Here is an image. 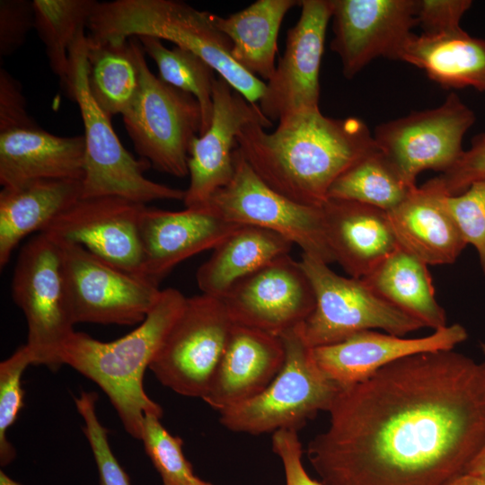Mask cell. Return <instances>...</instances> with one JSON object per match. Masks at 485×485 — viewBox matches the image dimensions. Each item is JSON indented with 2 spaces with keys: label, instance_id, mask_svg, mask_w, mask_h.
<instances>
[{
  "label": "cell",
  "instance_id": "obj_1",
  "mask_svg": "<svg viewBox=\"0 0 485 485\" xmlns=\"http://www.w3.org/2000/svg\"><path fill=\"white\" fill-rule=\"evenodd\" d=\"M307 447L323 485H451L485 446V360L404 357L342 388Z\"/></svg>",
  "mask_w": 485,
  "mask_h": 485
},
{
  "label": "cell",
  "instance_id": "obj_2",
  "mask_svg": "<svg viewBox=\"0 0 485 485\" xmlns=\"http://www.w3.org/2000/svg\"><path fill=\"white\" fill-rule=\"evenodd\" d=\"M237 147L270 188L313 207L324 204L331 186L346 170L378 150L361 119L331 118L320 109L285 117L270 133L249 123L237 136Z\"/></svg>",
  "mask_w": 485,
  "mask_h": 485
},
{
  "label": "cell",
  "instance_id": "obj_3",
  "mask_svg": "<svg viewBox=\"0 0 485 485\" xmlns=\"http://www.w3.org/2000/svg\"><path fill=\"white\" fill-rule=\"evenodd\" d=\"M187 297L166 288L137 328L112 341H101L74 331L64 344L59 361L93 381L107 394L125 430L141 438L146 414L163 416L162 407L148 397L143 380Z\"/></svg>",
  "mask_w": 485,
  "mask_h": 485
},
{
  "label": "cell",
  "instance_id": "obj_4",
  "mask_svg": "<svg viewBox=\"0 0 485 485\" xmlns=\"http://www.w3.org/2000/svg\"><path fill=\"white\" fill-rule=\"evenodd\" d=\"M88 37L93 40L150 36L173 42L203 58L231 87L253 104L266 83L242 68L231 56V42L215 23V14L178 0L96 2Z\"/></svg>",
  "mask_w": 485,
  "mask_h": 485
},
{
  "label": "cell",
  "instance_id": "obj_5",
  "mask_svg": "<svg viewBox=\"0 0 485 485\" xmlns=\"http://www.w3.org/2000/svg\"><path fill=\"white\" fill-rule=\"evenodd\" d=\"M86 43L87 36L71 49L65 85L77 102L84 122V174L81 198L118 196L145 205L154 200L183 201L185 190L145 176L150 163L137 160L123 146L113 129L111 118L93 100L87 85Z\"/></svg>",
  "mask_w": 485,
  "mask_h": 485
},
{
  "label": "cell",
  "instance_id": "obj_6",
  "mask_svg": "<svg viewBox=\"0 0 485 485\" xmlns=\"http://www.w3.org/2000/svg\"><path fill=\"white\" fill-rule=\"evenodd\" d=\"M302 324L280 337L285 360L269 385L256 396L219 411L225 428L251 435L298 431L319 411H329L342 388L318 367Z\"/></svg>",
  "mask_w": 485,
  "mask_h": 485
},
{
  "label": "cell",
  "instance_id": "obj_7",
  "mask_svg": "<svg viewBox=\"0 0 485 485\" xmlns=\"http://www.w3.org/2000/svg\"><path fill=\"white\" fill-rule=\"evenodd\" d=\"M12 296L28 326L33 365L52 370L61 364L59 353L75 331L66 295L58 242L40 233L22 248L11 283Z\"/></svg>",
  "mask_w": 485,
  "mask_h": 485
},
{
  "label": "cell",
  "instance_id": "obj_8",
  "mask_svg": "<svg viewBox=\"0 0 485 485\" xmlns=\"http://www.w3.org/2000/svg\"><path fill=\"white\" fill-rule=\"evenodd\" d=\"M300 262L315 295L314 309L302 324L309 347L334 344L366 330L382 329L403 337L424 327L378 295L362 278L342 277L328 263L304 253Z\"/></svg>",
  "mask_w": 485,
  "mask_h": 485
},
{
  "label": "cell",
  "instance_id": "obj_9",
  "mask_svg": "<svg viewBox=\"0 0 485 485\" xmlns=\"http://www.w3.org/2000/svg\"><path fill=\"white\" fill-rule=\"evenodd\" d=\"M138 94L122 115L135 150L159 172L183 178L189 175V149L200 135L202 116L198 101L155 76L145 52L140 58Z\"/></svg>",
  "mask_w": 485,
  "mask_h": 485
},
{
  "label": "cell",
  "instance_id": "obj_10",
  "mask_svg": "<svg viewBox=\"0 0 485 485\" xmlns=\"http://www.w3.org/2000/svg\"><path fill=\"white\" fill-rule=\"evenodd\" d=\"M234 322L221 298L187 297L149 368L178 394L203 398L223 357Z\"/></svg>",
  "mask_w": 485,
  "mask_h": 485
},
{
  "label": "cell",
  "instance_id": "obj_11",
  "mask_svg": "<svg viewBox=\"0 0 485 485\" xmlns=\"http://www.w3.org/2000/svg\"><path fill=\"white\" fill-rule=\"evenodd\" d=\"M56 240L75 324L135 325L146 319L161 295L158 286L110 264L81 245Z\"/></svg>",
  "mask_w": 485,
  "mask_h": 485
},
{
  "label": "cell",
  "instance_id": "obj_12",
  "mask_svg": "<svg viewBox=\"0 0 485 485\" xmlns=\"http://www.w3.org/2000/svg\"><path fill=\"white\" fill-rule=\"evenodd\" d=\"M208 203L228 222L269 230L299 246L303 253L328 264L334 262L322 207L297 203L274 190L253 171L238 147L232 179Z\"/></svg>",
  "mask_w": 485,
  "mask_h": 485
},
{
  "label": "cell",
  "instance_id": "obj_13",
  "mask_svg": "<svg viewBox=\"0 0 485 485\" xmlns=\"http://www.w3.org/2000/svg\"><path fill=\"white\" fill-rule=\"evenodd\" d=\"M475 119L474 111L451 93L436 108L378 125L373 136L402 180L415 187L421 172L444 173L458 162L464 153L463 136Z\"/></svg>",
  "mask_w": 485,
  "mask_h": 485
},
{
  "label": "cell",
  "instance_id": "obj_14",
  "mask_svg": "<svg viewBox=\"0 0 485 485\" xmlns=\"http://www.w3.org/2000/svg\"><path fill=\"white\" fill-rule=\"evenodd\" d=\"M300 6L299 19L287 31L283 55L259 101L272 122L320 109L319 75L331 0H301Z\"/></svg>",
  "mask_w": 485,
  "mask_h": 485
},
{
  "label": "cell",
  "instance_id": "obj_15",
  "mask_svg": "<svg viewBox=\"0 0 485 485\" xmlns=\"http://www.w3.org/2000/svg\"><path fill=\"white\" fill-rule=\"evenodd\" d=\"M221 299L234 324L278 337L304 323L315 306L311 281L290 254L246 277Z\"/></svg>",
  "mask_w": 485,
  "mask_h": 485
},
{
  "label": "cell",
  "instance_id": "obj_16",
  "mask_svg": "<svg viewBox=\"0 0 485 485\" xmlns=\"http://www.w3.org/2000/svg\"><path fill=\"white\" fill-rule=\"evenodd\" d=\"M331 49L351 79L372 60H399L418 25L417 0H331Z\"/></svg>",
  "mask_w": 485,
  "mask_h": 485
},
{
  "label": "cell",
  "instance_id": "obj_17",
  "mask_svg": "<svg viewBox=\"0 0 485 485\" xmlns=\"http://www.w3.org/2000/svg\"><path fill=\"white\" fill-rule=\"evenodd\" d=\"M146 205L118 196L80 198L42 232L76 243L141 278L139 222Z\"/></svg>",
  "mask_w": 485,
  "mask_h": 485
},
{
  "label": "cell",
  "instance_id": "obj_18",
  "mask_svg": "<svg viewBox=\"0 0 485 485\" xmlns=\"http://www.w3.org/2000/svg\"><path fill=\"white\" fill-rule=\"evenodd\" d=\"M213 110L208 128L196 137L189 149V187L186 207L204 205L232 179L237 136L249 123L265 129L273 126L258 104L248 101L222 77L213 84Z\"/></svg>",
  "mask_w": 485,
  "mask_h": 485
},
{
  "label": "cell",
  "instance_id": "obj_19",
  "mask_svg": "<svg viewBox=\"0 0 485 485\" xmlns=\"http://www.w3.org/2000/svg\"><path fill=\"white\" fill-rule=\"evenodd\" d=\"M241 226L224 219L209 203L181 211L146 207L139 222L141 278L159 287L181 261L214 249Z\"/></svg>",
  "mask_w": 485,
  "mask_h": 485
},
{
  "label": "cell",
  "instance_id": "obj_20",
  "mask_svg": "<svg viewBox=\"0 0 485 485\" xmlns=\"http://www.w3.org/2000/svg\"><path fill=\"white\" fill-rule=\"evenodd\" d=\"M467 338L466 329L459 323L414 339L366 330L334 344L312 348V353L320 370L345 388L367 379L400 358L422 352L454 349Z\"/></svg>",
  "mask_w": 485,
  "mask_h": 485
},
{
  "label": "cell",
  "instance_id": "obj_21",
  "mask_svg": "<svg viewBox=\"0 0 485 485\" xmlns=\"http://www.w3.org/2000/svg\"><path fill=\"white\" fill-rule=\"evenodd\" d=\"M84 174V136H56L36 122L0 131L3 188H16L43 180L82 181Z\"/></svg>",
  "mask_w": 485,
  "mask_h": 485
},
{
  "label": "cell",
  "instance_id": "obj_22",
  "mask_svg": "<svg viewBox=\"0 0 485 485\" xmlns=\"http://www.w3.org/2000/svg\"><path fill=\"white\" fill-rule=\"evenodd\" d=\"M447 195L435 177L387 212L399 247L427 265L452 264L467 245L445 207Z\"/></svg>",
  "mask_w": 485,
  "mask_h": 485
},
{
  "label": "cell",
  "instance_id": "obj_23",
  "mask_svg": "<svg viewBox=\"0 0 485 485\" xmlns=\"http://www.w3.org/2000/svg\"><path fill=\"white\" fill-rule=\"evenodd\" d=\"M280 337L234 324L209 389L202 400L218 411L261 392L283 366Z\"/></svg>",
  "mask_w": 485,
  "mask_h": 485
},
{
  "label": "cell",
  "instance_id": "obj_24",
  "mask_svg": "<svg viewBox=\"0 0 485 485\" xmlns=\"http://www.w3.org/2000/svg\"><path fill=\"white\" fill-rule=\"evenodd\" d=\"M322 208L334 262L349 277H366L399 248L387 212L336 198H328Z\"/></svg>",
  "mask_w": 485,
  "mask_h": 485
},
{
  "label": "cell",
  "instance_id": "obj_25",
  "mask_svg": "<svg viewBox=\"0 0 485 485\" xmlns=\"http://www.w3.org/2000/svg\"><path fill=\"white\" fill-rule=\"evenodd\" d=\"M399 60L423 70L446 89L472 87L485 93V40L465 31L412 35L402 47Z\"/></svg>",
  "mask_w": 485,
  "mask_h": 485
},
{
  "label": "cell",
  "instance_id": "obj_26",
  "mask_svg": "<svg viewBox=\"0 0 485 485\" xmlns=\"http://www.w3.org/2000/svg\"><path fill=\"white\" fill-rule=\"evenodd\" d=\"M82 196V181L43 180L0 191V267L4 268L18 243L42 233Z\"/></svg>",
  "mask_w": 485,
  "mask_h": 485
},
{
  "label": "cell",
  "instance_id": "obj_27",
  "mask_svg": "<svg viewBox=\"0 0 485 485\" xmlns=\"http://www.w3.org/2000/svg\"><path fill=\"white\" fill-rule=\"evenodd\" d=\"M293 243L269 230L242 225L213 249L196 280L202 294L224 297L238 282L290 254Z\"/></svg>",
  "mask_w": 485,
  "mask_h": 485
},
{
  "label": "cell",
  "instance_id": "obj_28",
  "mask_svg": "<svg viewBox=\"0 0 485 485\" xmlns=\"http://www.w3.org/2000/svg\"><path fill=\"white\" fill-rule=\"evenodd\" d=\"M301 0H257L226 17L215 14V23L231 42L233 59L245 71L269 81L274 74L278 37L290 9Z\"/></svg>",
  "mask_w": 485,
  "mask_h": 485
},
{
  "label": "cell",
  "instance_id": "obj_29",
  "mask_svg": "<svg viewBox=\"0 0 485 485\" xmlns=\"http://www.w3.org/2000/svg\"><path fill=\"white\" fill-rule=\"evenodd\" d=\"M143 48L137 37L97 41L87 35V85L98 106L111 118L124 115L141 85Z\"/></svg>",
  "mask_w": 485,
  "mask_h": 485
},
{
  "label": "cell",
  "instance_id": "obj_30",
  "mask_svg": "<svg viewBox=\"0 0 485 485\" xmlns=\"http://www.w3.org/2000/svg\"><path fill=\"white\" fill-rule=\"evenodd\" d=\"M362 279L385 301L434 331L446 325L428 265L398 248Z\"/></svg>",
  "mask_w": 485,
  "mask_h": 485
},
{
  "label": "cell",
  "instance_id": "obj_31",
  "mask_svg": "<svg viewBox=\"0 0 485 485\" xmlns=\"http://www.w3.org/2000/svg\"><path fill=\"white\" fill-rule=\"evenodd\" d=\"M97 1L33 0L35 30L43 42L52 71L65 86L69 75V53L87 36L89 21Z\"/></svg>",
  "mask_w": 485,
  "mask_h": 485
},
{
  "label": "cell",
  "instance_id": "obj_32",
  "mask_svg": "<svg viewBox=\"0 0 485 485\" xmlns=\"http://www.w3.org/2000/svg\"><path fill=\"white\" fill-rule=\"evenodd\" d=\"M412 188L378 149L346 170L331 186L327 199L359 202L388 212L398 206Z\"/></svg>",
  "mask_w": 485,
  "mask_h": 485
},
{
  "label": "cell",
  "instance_id": "obj_33",
  "mask_svg": "<svg viewBox=\"0 0 485 485\" xmlns=\"http://www.w3.org/2000/svg\"><path fill=\"white\" fill-rule=\"evenodd\" d=\"M147 54L156 64L159 78L169 85L192 95L201 109L200 135L209 127L213 110L214 69L199 56L175 46L167 48L162 40L137 37Z\"/></svg>",
  "mask_w": 485,
  "mask_h": 485
},
{
  "label": "cell",
  "instance_id": "obj_34",
  "mask_svg": "<svg viewBox=\"0 0 485 485\" xmlns=\"http://www.w3.org/2000/svg\"><path fill=\"white\" fill-rule=\"evenodd\" d=\"M160 419L154 414L144 418L140 440L146 453L158 472L162 485H192L196 475L183 454V441L171 435Z\"/></svg>",
  "mask_w": 485,
  "mask_h": 485
},
{
  "label": "cell",
  "instance_id": "obj_35",
  "mask_svg": "<svg viewBox=\"0 0 485 485\" xmlns=\"http://www.w3.org/2000/svg\"><path fill=\"white\" fill-rule=\"evenodd\" d=\"M33 365L26 344L19 347L0 363V464L6 466L15 458V449L7 439V431L15 423L23 407L24 390L22 375Z\"/></svg>",
  "mask_w": 485,
  "mask_h": 485
},
{
  "label": "cell",
  "instance_id": "obj_36",
  "mask_svg": "<svg viewBox=\"0 0 485 485\" xmlns=\"http://www.w3.org/2000/svg\"><path fill=\"white\" fill-rule=\"evenodd\" d=\"M445 202L466 244L476 249L485 276V178L458 195H447Z\"/></svg>",
  "mask_w": 485,
  "mask_h": 485
},
{
  "label": "cell",
  "instance_id": "obj_37",
  "mask_svg": "<svg viewBox=\"0 0 485 485\" xmlns=\"http://www.w3.org/2000/svg\"><path fill=\"white\" fill-rule=\"evenodd\" d=\"M97 399L84 395L75 402L84 419V433L93 451L101 485H130L129 478L115 457L108 440V430L100 422L96 412Z\"/></svg>",
  "mask_w": 485,
  "mask_h": 485
},
{
  "label": "cell",
  "instance_id": "obj_38",
  "mask_svg": "<svg viewBox=\"0 0 485 485\" xmlns=\"http://www.w3.org/2000/svg\"><path fill=\"white\" fill-rule=\"evenodd\" d=\"M34 28L33 1L1 0L0 57H6L17 51Z\"/></svg>",
  "mask_w": 485,
  "mask_h": 485
},
{
  "label": "cell",
  "instance_id": "obj_39",
  "mask_svg": "<svg viewBox=\"0 0 485 485\" xmlns=\"http://www.w3.org/2000/svg\"><path fill=\"white\" fill-rule=\"evenodd\" d=\"M471 0H417V21L422 33L439 34L462 30L460 22Z\"/></svg>",
  "mask_w": 485,
  "mask_h": 485
},
{
  "label": "cell",
  "instance_id": "obj_40",
  "mask_svg": "<svg viewBox=\"0 0 485 485\" xmlns=\"http://www.w3.org/2000/svg\"><path fill=\"white\" fill-rule=\"evenodd\" d=\"M439 179L450 196L464 191L473 181L485 178V137L482 134L472 141L458 162Z\"/></svg>",
  "mask_w": 485,
  "mask_h": 485
},
{
  "label": "cell",
  "instance_id": "obj_41",
  "mask_svg": "<svg viewBox=\"0 0 485 485\" xmlns=\"http://www.w3.org/2000/svg\"><path fill=\"white\" fill-rule=\"evenodd\" d=\"M273 452L280 458L286 477V485H323L312 479L302 463L303 448L298 431L281 429L272 435Z\"/></svg>",
  "mask_w": 485,
  "mask_h": 485
},
{
  "label": "cell",
  "instance_id": "obj_42",
  "mask_svg": "<svg viewBox=\"0 0 485 485\" xmlns=\"http://www.w3.org/2000/svg\"><path fill=\"white\" fill-rule=\"evenodd\" d=\"M35 123L28 114L25 97L19 82L0 68V131Z\"/></svg>",
  "mask_w": 485,
  "mask_h": 485
},
{
  "label": "cell",
  "instance_id": "obj_43",
  "mask_svg": "<svg viewBox=\"0 0 485 485\" xmlns=\"http://www.w3.org/2000/svg\"><path fill=\"white\" fill-rule=\"evenodd\" d=\"M466 473L485 476V446L470 464Z\"/></svg>",
  "mask_w": 485,
  "mask_h": 485
},
{
  "label": "cell",
  "instance_id": "obj_44",
  "mask_svg": "<svg viewBox=\"0 0 485 485\" xmlns=\"http://www.w3.org/2000/svg\"><path fill=\"white\" fill-rule=\"evenodd\" d=\"M451 485H485V476L464 473L455 480Z\"/></svg>",
  "mask_w": 485,
  "mask_h": 485
},
{
  "label": "cell",
  "instance_id": "obj_45",
  "mask_svg": "<svg viewBox=\"0 0 485 485\" xmlns=\"http://www.w3.org/2000/svg\"><path fill=\"white\" fill-rule=\"evenodd\" d=\"M0 485H21L19 482L15 481L10 478L5 472L0 471Z\"/></svg>",
  "mask_w": 485,
  "mask_h": 485
},
{
  "label": "cell",
  "instance_id": "obj_46",
  "mask_svg": "<svg viewBox=\"0 0 485 485\" xmlns=\"http://www.w3.org/2000/svg\"><path fill=\"white\" fill-rule=\"evenodd\" d=\"M192 485H211V484L205 481H202L201 479L196 476L195 479L193 480Z\"/></svg>",
  "mask_w": 485,
  "mask_h": 485
},
{
  "label": "cell",
  "instance_id": "obj_47",
  "mask_svg": "<svg viewBox=\"0 0 485 485\" xmlns=\"http://www.w3.org/2000/svg\"><path fill=\"white\" fill-rule=\"evenodd\" d=\"M481 349H482L483 353L485 354V343H482L481 345Z\"/></svg>",
  "mask_w": 485,
  "mask_h": 485
},
{
  "label": "cell",
  "instance_id": "obj_48",
  "mask_svg": "<svg viewBox=\"0 0 485 485\" xmlns=\"http://www.w3.org/2000/svg\"><path fill=\"white\" fill-rule=\"evenodd\" d=\"M482 136L485 137V133H483Z\"/></svg>",
  "mask_w": 485,
  "mask_h": 485
}]
</instances>
